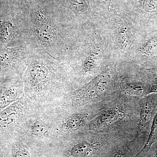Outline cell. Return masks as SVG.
Instances as JSON below:
<instances>
[{
	"instance_id": "1",
	"label": "cell",
	"mask_w": 157,
	"mask_h": 157,
	"mask_svg": "<svg viewBox=\"0 0 157 157\" xmlns=\"http://www.w3.org/2000/svg\"><path fill=\"white\" fill-rule=\"evenodd\" d=\"M24 95L0 112V140L18 136L24 123L39 108Z\"/></svg>"
},
{
	"instance_id": "2",
	"label": "cell",
	"mask_w": 157,
	"mask_h": 157,
	"mask_svg": "<svg viewBox=\"0 0 157 157\" xmlns=\"http://www.w3.org/2000/svg\"><path fill=\"white\" fill-rule=\"evenodd\" d=\"M140 120L139 122V136L136 140V144L140 150L145 144L150 130L153 116L157 110V104L154 98L151 97L141 99L139 103Z\"/></svg>"
},
{
	"instance_id": "3",
	"label": "cell",
	"mask_w": 157,
	"mask_h": 157,
	"mask_svg": "<svg viewBox=\"0 0 157 157\" xmlns=\"http://www.w3.org/2000/svg\"><path fill=\"white\" fill-rule=\"evenodd\" d=\"M104 76H100L90 84L73 93L71 103L74 107L84 105L93 100L98 99L105 91L107 82Z\"/></svg>"
},
{
	"instance_id": "4",
	"label": "cell",
	"mask_w": 157,
	"mask_h": 157,
	"mask_svg": "<svg viewBox=\"0 0 157 157\" xmlns=\"http://www.w3.org/2000/svg\"><path fill=\"white\" fill-rule=\"evenodd\" d=\"M107 142L103 139L88 138L73 144L68 150V157H88L95 154L106 146Z\"/></svg>"
},
{
	"instance_id": "5",
	"label": "cell",
	"mask_w": 157,
	"mask_h": 157,
	"mask_svg": "<svg viewBox=\"0 0 157 157\" xmlns=\"http://www.w3.org/2000/svg\"><path fill=\"white\" fill-rule=\"evenodd\" d=\"M23 95L22 88L16 82L0 81V112Z\"/></svg>"
},
{
	"instance_id": "6",
	"label": "cell",
	"mask_w": 157,
	"mask_h": 157,
	"mask_svg": "<svg viewBox=\"0 0 157 157\" xmlns=\"http://www.w3.org/2000/svg\"><path fill=\"white\" fill-rule=\"evenodd\" d=\"M89 116L87 112L78 113L69 116L62 121L59 120L57 116L60 133L73 132L79 130L84 125Z\"/></svg>"
},
{
	"instance_id": "7",
	"label": "cell",
	"mask_w": 157,
	"mask_h": 157,
	"mask_svg": "<svg viewBox=\"0 0 157 157\" xmlns=\"http://www.w3.org/2000/svg\"><path fill=\"white\" fill-rule=\"evenodd\" d=\"M123 113L117 108H110L102 112L90 125V128L108 126L117 122Z\"/></svg>"
},
{
	"instance_id": "8",
	"label": "cell",
	"mask_w": 157,
	"mask_h": 157,
	"mask_svg": "<svg viewBox=\"0 0 157 157\" xmlns=\"http://www.w3.org/2000/svg\"><path fill=\"white\" fill-rule=\"evenodd\" d=\"M157 142V110L155 113L149 134L145 144L137 154L133 157H144L152 146Z\"/></svg>"
},
{
	"instance_id": "9",
	"label": "cell",
	"mask_w": 157,
	"mask_h": 157,
	"mask_svg": "<svg viewBox=\"0 0 157 157\" xmlns=\"http://www.w3.org/2000/svg\"><path fill=\"white\" fill-rule=\"evenodd\" d=\"M13 53L9 49L0 51V67L6 69L11 67L13 62Z\"/></svg>"
},
{
	"instance_id": "10",
	"label": "cell",
	"mask_w": 157,
	"mask_h": 157,
	"mask_svg": "<svg viewBox=\"0 0 157 157\" xmlns=\"http://www.w3.org/2000/svg\"><path fill=\"white\" fill-rule=\"evenodd\" d=\"M108 157H131V150L125 145H120L109 152Z\"/></svg>"
},
{
	"instance_id": "11",
	"label": "cell",
	"mask_w": 157,
	"mask_h": 157,
	"mask_svg": "<svg viewBox=\"0 0 157 157\" xmlns=\"http://www.w3.org/2000/svg\"><path fill=\"white\" fill-rule=\"evenodd\" d=\"M14 157H30V155L25 147L18 144L14 146Z\"/></svg>"
},
{
	"instance_id": "12",
	"label": "cell",
	"mask_w": 157,
	"mask_h": 157,
	"mask_svg": "<svg viewBox=\"0 0 157 157\" xmlns=\"http://www.w3.org/2000/svg\"><path fill=\"white\" fill-rule=\"evenodd\" d=\"M144 157H157V142L152 146Z\"/></svg>"
},
{
	"instance_id": "13",
	"label": "cell",
	"mask_w": 157,
	"mask_h": 157,
	"mask_svg": "<svg viewBox=\"0 0 157 157\" xmlns=\"http://www.w3.org/2000/svg\"><path fill=\"white\" fill-rule=\"evenodd\" d=\"M151 48H150V49L149 50H153V45H151ZM154 46H155V47H156L157 46V45H155Z\"/></svg>"
}]
</instances>
